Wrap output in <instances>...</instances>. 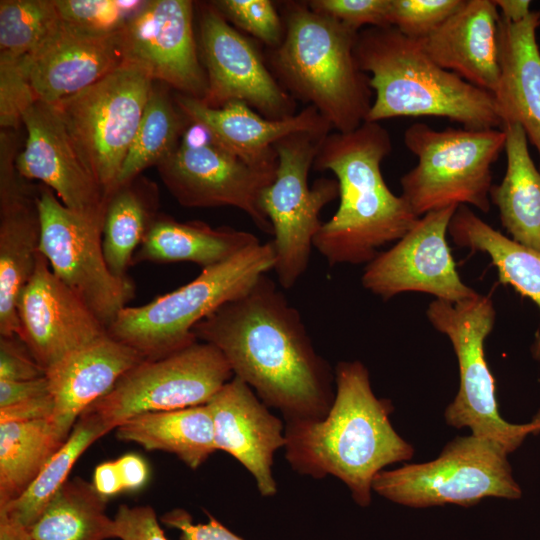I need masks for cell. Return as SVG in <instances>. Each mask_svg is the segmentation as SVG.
I'll return each mask as SVG.
<instances>
[{
  "label": "cell",
  "instance_id": "1",
  "mask_svg": "<svg viewBox=\"0 0 540 540\" xmlns=\"http://www.w3.org/2000/svg\"><path fill=\"white\" fill-rule=\"evenodd\" d=\"M192 333L215 346L234 376L279 410L285 423L320 420L330 410L335 373L316 352L300 313L266 274Z\"/></svg>",
  "mask_w": 540,
  "mask_h": 540
},
{
  "label": "cell",
  "instance_id": "2",
  "mask_svg": "<svg viewBox=\"0 0 540 540\" xmlns=\"http://www.w3.org/2000/svg\"><path fill=\"white\" fill-rule=\"evenodd\" d=\"M334 373L335 397L327 415L285 423V458L299 474L338 478L365 507L375 476L390 464L410 460L414 449L393 428V406L375 396L362 362H339Z\"/></svg>",
  "mask_w": 540,
  "mask_h": 540
},
{
  "label": "cell",
  "instance_id": "3",
  "mask_svg": "<svg viewBox=\"0 0 540 540\" xmlns=\"http://www.w3.org/2000/svg\"><path fill=\"white\" fill-rule=\"evenodd\" d=\"M391 150L390 134L378 122L330 132L322 141L313 169L336 176L340 203L313 246L330 266L368 264L382 245L401 239L419 220L385 183L381 163Z\"/></svg>",
  "mask_w": 540,
  "mask_h": 540
},
{
  "label": "cell",
  "instance_id": "4",
  "mask_svg": "<svg viewBox=\"0 0 540 540\" xmlns=\"http://www.w3.org/2000/svg\"><path fill=\"white\" fill-rule=\"evenodd\" d=\"M355 55L374 94L365 122L442 117L467 129L503 128L494 95L440 67L423 39L393 26L366 27L358 33Z\"/></svg>",
  "mask_w": 540,
  "mask_h": 540
},
{
  "label": "cell",
  "instance_id": "5",
  "mask_svg": "<svg viewBox=\"0 0 540 540\" xmlns=\"http://www.w3.org/2000/svg\"><path fill=\"white\" fill-rule=\"evenodd\" d=\"M282 19L283 40L269 49L266 61L276 80L335 131L361 126L374 94L355 55L359 32L313 11L306 1L285 2Z\"/></svg>",
  "mask_w": 540,
  "mask_h": 540
},
{
  "label": "cell",
  "instance_id": "6",
  "mask_svg": "<svg viewBox=\"0 0 540 540\" xmlns=\"http://www.w3.org/2000/svg\"><path fill=\"white\" fill-rule=\"evenodd\" d=\"M270 242L255 244L230 259L202 269L189 283L141 306L125 307L108 333L156 359L198 341L192 330L225 303L245 294L274 268Z\"/></svg>",
  "mask_w": 540,
  "mask_h": 540
},
{
  "label": "cell",
  "instance_id": "7",
  "mask_svg": "<svg viewBox=\"0 0 540 540\" xmlns=\"http://www.w3.org/2000/svg\"><path fill=\"white\" fill-rule=\"evenodd\" d=\"M503 129L446 128L415 123L404 144L417 165L401 179L402 196L420 217L451 206L490 210L493 163L505 148Z\"/></svg>",
  "mask_w": 540,
  "mask_h": 540
},
{
  "label": "cell",
  "instance_id": "8",
  "mask_svg": "<svg viewBox=\"0 0 540 540\" xmlns=\"http://www.w3.org/2000/svg\"><path fill=\"white\" fill-rule=\"evenodd\" d=\"M426 315L449 338L459 365V390L445 410L446 423L467 427L472 435L495 441L508 453L520 447L529 434L539 432L540 412L527 424H511L499 414L495 379L484 353L485 339L496 319L491 298L478 293L456 303L436 299Z\"/></svg>",
  "mask_w": 540,
  "mask_h": 540
},
{
  "label": "cell",
  "instance_id": "9",
  "mask_svg": "<svg viewBox=\"0 0 540 540\" xmlns=\"http://www.w3.org/2000/svg\"><path fill=\"white\" fill-rule=\"evenodd\" d=\"M328 134L301 131L279 140L274 145L275 178L259 197L260 210L274 236L273 270L285 289L292 288L307 270L314 238L323 224L320 213L339 197L336 179L322 177L308 184L310 168Z\"/></svg>",
  "mask_w": 540,
  "mask_h": 540
},
{
  "label": "cell",
  "instance_id": "10",
  "mask_svg": "<svg viewBox=\"0 0 540 540\" xmlns=\"http://www.w3.org/2000/svg\"><path fill=\"white\" fill-rule=\"evenodd\" d=\"M497 442L474 435L456 437L429 462L379 472L372 490L397 504L425 508L471 506L484 498L518 499L522 491Z\"/></svg>",
  "mask_w": 540,
  "mask_h": 540
},
{
  "label": "cell",
  "instance_id": "11",
  "mask_svg": "<svg viewBox=\"0 0 540 540\" xmlns=\"http://www.w3.org/2000/svg\"><path fill=\"white\" fill-rule=\"evenodd\" d=\"M153 83L142 69L123 62L88 88L51 104L107 197L116 187Z\"/></svg>",
  "mask_w": 540,
  "mask_h": 540
},
{
  "label": "cell",
  "instance_id": "12",
  "mask_svg": "<svg viewBox=\"0 0 540 540\" xmlns=\"http://www.w3.org/2000/svg\"><path fill=\"white\" fill-rule=\"evenodd\" d=\"M233 377L215 346L196 341L167 356L145 359L87 410L112 431L139 414L206 404Z\"/></svg>",
  "mask_w": 540,
  "mask_h": 540
},
{
  "label": "cell",
  "instance_id": "13",
  "mask_svg": "<svg viewBox=\"0 0 540 540\" xmlns=\"http://www.w3.org/2000/svg\"><path fill=\"white\" fill-rule=\"evenodd\" d=\"M160 178L184 207L231 206L246 213L263 232L272 227L259 207L263 189L275 178L277 160L254 164L217 144L189 122L176 149L159 164Z\"/></svg>",
  "mask_w": 540,
  "mask_h": 540
},
{
  "label": "cell",
  "instance_id": "14",
  "mask_svg": "<svg viewBox=\"0 0 540 540\" xmlns=\"http://www.w3.org/2000/svg\"><path fill=\"white\" fill-rule=\"evenodd\" d=\"M40 252L53 273L64 282L106 326L133 298L129 278L112 273L102 246L103 221L67 208L46 186H39Z\"/></svg>",
  "mask_w": 540,
  "mask_h": 540
},
{
  "label": "cell",
  "instance_id": "15",
  "mask_svg": "<svg viewBox=\"0 0 540 540\" xmlns=\"http://www.w3.org/2000/svg\"><path fill=\"white\" fill-rule=\"evenodd\" d=\"M198 49L207 78L204 104L242 101L269 119L294 114L295 99L270 71L257 47L210 3L198 5Z\"/></svg>",
  "mask_w": 540,
  "mask_h": 540
},
{
  "label": "cell",
  "instance_id": "16",
  "mask_svg": "<svg viewBox=\"0 0 540 540\" xmlns=\"http://www.w3.org/2000/svg\"><path fill=\"white\" fill-rule=\"evenodd\" d=\"M458 207L430 211L387 251L366 264L362 285L388 300L403 292H422L451 303L478 293L461 280L446 240Z\"/></svg>",
  "mask_w": 540,
  "mask_h": 540
},
{
  "label": "cell",
  "instance_id": "17",
  "mask_svg": "<svg viewBox=\"0 0 540 540\" xmlns=\"http://www.w3.org/2000/svg\"><path fill=\"white\" fill-rule=\"evenodd\" d=\"M190 0H152L122 31L124 62L142 69L155 82L203 100L207 78L194 30Z\"/></svg>",
  "mask_w": 540,
  "mask_h": 540
},
{
  "label": "cell",
  "instance_id": "18",
  "mask_svg": "<svg viewBox=\"0 0 540 540\" xmlns=\"http://www.w3.org/2000/svg\"><path fill=\"white\" fill-rule=\"evenodd\" d=\"M0 133V336H20V293L31 278L41 244L39 187L16 169L18 137Z\"/></svg>",
  "mask_w": 540,
  "mask_h": 540
},
{
  "label": "cell",
  "instance_id": "19",
  "mask_svg": "<svg viewBox=\"0 0 540 540\" xmlns=\"http://www.w3.org/2000/svg\"><path fill=\"white\" fill-rule=\"evenodd\" d=\"M17 313L19 338L45 371L108 334L91 309L53 273L41 252L18 298Z\"/></svg>",
  "mask_w": 540,
  "mask_h": 540
},
{
  "label": "cell",
  "instance_id": "20",
  "mask_svg": "<svg viewBox=\"0 0 540 540\" xmlns=\"http://www.w3.org/2000/svg\"><path fill=\"white\" fill-rule=\"evenodd\" d=\"M27 137L16 157L21 177L38 180L70 210L104 221L107 195L88 170L55 108L35 102L24 114Z\"/></svg>",
  "mask_w": 540,
  "mask_h": 540
},
{
  "label": "cell",
  "instance_id": "21",
  "mask_svg": "<svg viewBox=\"0 0 540 540\" xmlns=\"http://www.w3.org/2000/svg\"><path fill=\"white\" fill-rule=\"evenodd\" d=\"M122 31L92 33L62 20L36 51L25 56L37 101L56 103L117 69L124 62Z\"/></svg>",
  "mask_w": 540,
  "mask_h": 540
},
{
  "label": "cell",
  "instance_id": "22",
  "mask_svg": "<svg viewBox=\"0 0 540 540\" xmlns=\"http://www.w3.org/2000/svg\"><path fill=\"white\" fill-rule=\"evenodd\" d=\"M217 450L235 458L252 475L259 493H277L274 454L285 446V425L256 393L234 376L207 403Z\"/></svg>",
  "mask_w": 540,
  "mask_h": 540
},
{
  "label": "cell",
  "instance_id": "23",
  "mask_svg": "<svg viewBox=\"0 0 540 540\" xmlns=\"http://www.w3.org/2000/svg\"><path fill=\"white\" fill-rule=\"evenodd\" d=\"M145 359L138 350L108 333L46 370L54 403L50 422L58 438L66 441L79 417Z\"/></svg>",
  "mask_w": 540,
  "mask_h": 540
},
{
  "label": "cell",
  "instance_id": "24",
  "mask_svg": "<svg viewBox=\"0 0 540 540\" xmlns=\"http://www.w3.org/2000/svg\"><path fill=\"white\" fill-rule=\"evenodd\" d=\"M174 99L189 122L202 127L224 149L254 164L277 160L274 145L290 134H328L332 129L312 106L287 118L269 119L242 101L212 108L200 99L179 93Z\"/></svg>",
  "mask_w": 540,
  "mask_h": 540
},
{
  "label": "cell",
  "instance_id": "25",
  "mask_svg": "<svg viewBox=\"0 0 540 540\" xmlns=\"http://www.w3.org/2000/svg\"><path fill=\"white\" fill-rule=\"evenodd\" d=\"M500 13L494 0L464 4L423 39L440 67L492 94L500 77Z\"/></svg>",
  "mask_w": 540,
  "mask_h": 540
},
{
  "label": "cell",
  "instance_id": "26",
  "mask_svg": "<svg viewBox=\"0 0 540 540\" xmlns=\"http://www.w3.org/2000/svg\"><path fill=\"white\" fill-rule=\"evenodd\" d=\"M539 26L540 11H531L519 23L500 18V77L493 95L503 127L519 124L540 160V48L536 37Z\"/></svg>",
  "mask_w": 540,
  "mask_h": 540
},
{
  "label": "cell",
  "instance_id": "27",
  "mask_svg": "<svg viewBox=\"0 0 540 540\" xmlns=\"http://www.w3.org/2000/svg\"><path fill=\"white\" fill-rule=\"evenodd\" d=\"M258 243V238L247 231L159 215L136 251L132 265L191 262L205 269Z\"/></svg>",
  "mask_w": 540,
  "mask_h": 540
},
{
  "label": "cell",
  "instance_id": "28",
  "mask_svg": "<svg viewBox=\"0 0 540 540\" xmlns=\"http://www.w3.org/2000/svg\"><path fill=\"white\" fill-rule=\"evenodd\" d=\"M503 130L507 167L501 183L492 185L490 201L512 239L540 252V170L529 153L523 128L510 123Z\"/></svg>",
  "mask_w": 540,
  "mask_h": 540
},
{
  "label": "cell",
  "instance_id": "29",
  "mask_svg": "<svg viewBox=\"0 0 540 540\" xmlns=\"http://www.w3.org/2000/svg\"><path fill=\"white\" fill-rule=\"evenodd\" d=\"M115 436L146 450L174 454L194 470L217 451L207 404L136 415L119 425Z\"/></svg>",
  "mask_w": 540,
  "mask_h": 540
},
{
  "label": "cell",
  "instance_id": "30",
  "mask_svg": "<svg viewBox=\"0 0 540 540\" xmlns=\"http://www.w3.org/2000/svg\"><path fill=\"white\" fill-rule=\"evenodd\" d=\"M448 232L458 246L489 255L499 281L530 298L540 309V252L501 234L466 205L456 209ZM532 354L540 361V334L532 346Z\"/></svg>",
  "mask_w": 540,
  "mask_h": 540
},
{
  "label": "cell",
  "instance_id": "31",
  "mask_svg": "<svg viewBox=\"0 0 540 540\" xmlns=\"http://www.w3.org/2000/svg\"><path fill=\"white\" fill-rule=\"evenodd\" d=\"M158 193L151 182L137 177L108 196L102 246L113 274L126 278L133 257L157 218Z\"/></svg>",
  "mask_w": 540,
  "mask_h": 540
},
{
  "label": "cell",
  "instance_id": "32",
  "mask_svg": "<svg viewBox=\"0 0 540 540\" xmlns=\"http://www.w3.org/2000/svg\"><path fill=\"white\" fill-rule=\"evenodd\" d=\"M108 499L92 483L69 479L29 528L34 540H110L116 538L114 518L106 514Z\"/></svg>",
  "mask_w": 540,
  "mask_h": 540
},
{
  "label": "cell",
  "instance_id": "33",
  "mask_svg": "<svg viewBox=\"0 0 540 540\" xmlns=\"http://www.w3.org/2000/svg\"><path fill=\"white\" fill-rule=\"evenodd\" d=\"M64 442L50 419L0 424V508L25 492Z\"/></svg>",
  "mask_w": 540,
  "mask_h": 540
},
{
  "label": "cell",
  "instance_id": "34",
  "mask_svg": "<svg viewBox=\"0 0 540 540\" xmlns=\"http://www.w3.org/2000/svg\"><path fill=\"white\" fill-rule=\"evenodd\" d=\"M110 432L102 419L86 410L75 423L62 446L51 456L36 479L16 500L0 508L26 528L42 514L54 495L69 480L68 476L80 456L96 440Z\"/></svg>",
  "mask_w": 540,
  "mask_h": 540
},
{
  "label": "cell",
  "instance_id": "35",
  "mask_svg": "<svg viewBox=\"0 0 540 540\" xmlns=\"http://www.w3.org/2000/svg\"><path fill=\"white\" fill-rule=\"evenodd\" d=\"M189 121L163 85L151 88L142 119L123 162L116 187L159 164L180 143ZM115 187V188H116Z\"/></svg>",
  "mask_w": 540,
  "mask_h": 540
},
{
  "label": "cell",
  "instance_id": "36",
  "mask_svg": "<svg viewBox=\"0 0 540 540\" xmlns=\"http://www.w3.org/2000/svg\"><path fill=\"white\" fill-rule=\"evenodd\" d=\"M55 0H1L0 52L28 56L58 28Z\"/></svg>",
  "mask_w": 540,
  "mask_h": 540
},
{
  "label": "cell",
  "instance_id": "37",
  "mask_svg": "<svg viewBox=\"0 0 540 540\" xmlns=\"http://www.w3.org/2000/svg\"><path fill=\"white\" fill-rule=\"evenodd\" d=\"M146 2L139 0H55L64 22L99 34L122 31Z\"/></svg>",
  "mask_w": 540,
  "mask_h": 540
},
{
  "label": "cell",
  "instance_id": "38",
  "mask_svg": "<svg viewBox=\"0 0 540 540\" xmlns=\"http://www.w3.org/2000/svg\"><path fill=\"white\" fill-rule=\"evenodd\" d=\"M212 4L232 26L246 31L269 49L281 44L284 23L272 1L216 0Z\"/></svg>",
  "mask_w": 540,
  "mask_h": 540
},
{
  "label": "cell",
  "instance_id": "39",
  "mask_svg": "<svg viewBox=\"0 0 540 540\" xmlns=\"http://www.w3.org/2000/svg\"><path fill=\"white\" fill-rule=\"evenodd\" d=\"M37 99L31 87L25 56L0 52V126L17 131L26 111Z\"/></svg>",
  "mask_w": 540,
  "mask_h": 540
},
{
  "label": "cell",
  "instance_id": "40",
  "mask_svg": "<svg viewBox=\"0 0 540 540\" xmlns=\"http://www.w3.org/2000/svg\"><path fill=\"white\" fill-rule=\"evenodd\" d=\"M465 0H391L390 25L413 39H424Z\"/></svg>",
  "mask_w": 540,
  "mask_h": 540
},
{
  "label": "cell",
  "instance_id": "41",
  "mask_svg": "<svg viewBox=\"0 0 540 540\" xmlns=\"http://www.w3.org/2000/svg\"><path fill=\"white\" fill-rule=\"evenodd\" d=\"M306 3L313 11L334 18L357 32L365 26H391V0H310Z\"/></svg>",
  "mask_w": 540,
  "mask_h": 540
},
{
  "label": "cell",
  "instance_id": "42",
  "mask_svg": "<svg viewBox=\"0 0 540 540\" xmlns=\"http://www.w3.org/2000/svg\"><path fill=\"white\" fill-rule=\"evenodd\" d=\"M114 521L119 540H168L155 510L149 505L130 507L122 504Z\"/></svg>",
  "mask_w": 540,
  "mask_h": 540
},
{
  "label": "cell",
  "instance_id": "43",
  "mask_svg": "<svg viewBox=\"0 0 540 540\" xmlns=\"http://www.w3.org/2000/svg\"><path fill=\"white\" fill-rule=\"evenodd\" d=\"M45 374L18 336H0V381L31 380Z\"/></svg>",
  "mask_w": 540,
  "mask_h": 540
},
{
  "label": "cell",
  "instance_id": "44",
  "mask_svg": "<svg viewBox=\"0 0 540 540\" xmlns=\"http://www.w3.org/2000/svg\"><path fill=\"white\" fill-rule=\"evenodd\" d=\"M206 514L207 523H194L188 511L177 508L166 512L160 520L166 527L180 532L179 540H244L214 516Z\"/></svg>",
  "mask_w": 540,
  "mask_h": 540
},
{
  "label": "cell",
  "instance_id": "45",
  "mask_svg": "<svg viewBox=\"0 0 540 540\" xmlns=\"http://www.w3.org/2000/svg\"><path fill=\"white\" fill-rule=\"evenodd\" d=\"M54 403L51 395L22 401L0 408V424L25 423L51 419Z\"/></svg>",
  "mask_w": 540,
  "mask_h": 540
},
{
  "label": "cell",
  "instance_id": "46",
  "mask_svg": "<svg viewBox=\"0 0 540 540\" xmlns=\"http://www.w3.org/2000/svg\"><path fill=\"white\" fill-rule=\"evenodd\" d=\"M46 375L22 381H0V408L22 401L49 395Z\"/></svg>",
  "mask_w": 540,
  "mask_h": 540
},
{
  "label": "cell",
  "instance_id": "47",
  "mask_svg": "<svg viewBox=\"0 0 540 540\" xmlns=\"http://www.w3.org/2000/svg\"><path fill=\"white\" fill-rule=\"evenodd\" d=\"M124 491H137L147 482L149 469L145 460L129 453L115 460Z\"/></svg>",
  "mask_w": 540,
  "mask_h": 540
},
{
  "label": "cell",
  "instance_id": "48",
  "mask_svg": "<svg viewBox=\"0 0 540 540\" xmlns=\"http://www.w3.org/2000/svg\"><path fill=\"white\" fill-rule=\"evenodd\" d=\"M92 485L107 499L123 491L116 462L107 461L99 464L94 470Z\"/></svg>",
  "mask_w": 540,
  "mask_h": 540
},
{
  "label": "cell",
  "instance_id": "49",
  "mask_svg": "<svg viewBox=\"0 0 540 540\" xmlns=\"http://www.w3.org/2000/svg\"><path fill=\"white\" fill-rule=\"evenodd\" d=\"M500 16L509 23H519L525 20L532 10L529 0H494Z\"/></svg>",
  "mask_w": 540,
  "mask_h": 540
},
{
  "label": "cell",
  "instance_id": "50",
  "mask_svg": "<svg viewBox=\"0 0 540 540\" xmlns=\"http://www.w3.org/2000/svg\"><path fill=\"white\" fill-rule=\"evenodd\" d=\"M0 540H34L29 529L5 512H0Z\"/></svg>",
  "mask_w": 540,
  "mask_h": 540
}]
</instances>
